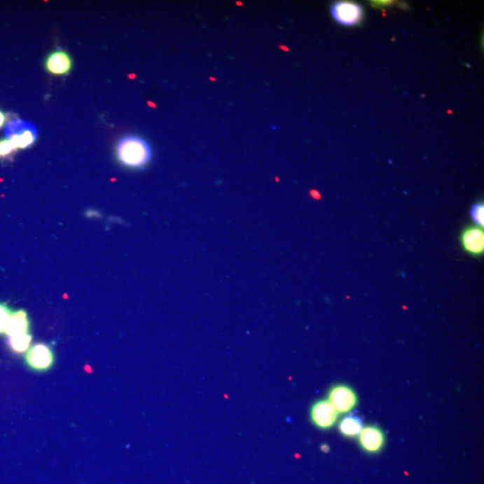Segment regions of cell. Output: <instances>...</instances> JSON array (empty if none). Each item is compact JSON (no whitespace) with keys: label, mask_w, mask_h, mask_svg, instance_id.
<instances>
[{"label":"cell","mask_w":484,"mask_h":484,"mask_svg":"<svg viewBox=\"0 0 484 484\" xmlns=\"http://www.w3.org/2000/svg\"><path fill=\"white\" fill-rule=\"evenodd\" d=\"M118 158L130 168H140L152 159V150L146 141L139 137H123L117 146Z\"/></svg>","instance_id":"obj_1"},{"label":"cell","mask_w":484,"mask_h":484,"mask_svg":"<svg viewBox=\"0 0 484 484\" xmlns=\"http://www.w3.org/2000/svg\"><path fill=\"white\" fill-rule=\"evenodd\" d=\"M6 139L11 140L17 148H27L37 139L38 131L33 124L17 120L6 128Z\"/></svg>","instance_id":"obj_2"},{"label":"cell","mask_w":484,"mask_h":484,"mask_svg":"<svg viewBox=\"0 0 484 484\" xmlns=\"http://www.w3.org/2000/svg\"><path fill=\"white\" fill-rule=\"evenodd\" d=\"M334 20L344 27H354L360 24L364 17V8L360 4L351 1H338L330 8Z\"/></svg>","instance_id":"obj_3"},{"label":"cell","mask_w":484,"mask_h":484,"mask_svg":"<svg viewBox=\"0 0 484 484\" xmlns=\"http://www.w3.org/2000/svg\"><path fill=\"white\" fill-rule=\"evenodd\" d=\"M25 364L34 371L43 373L53 368L55 357L53 348L49 345L35 344L29 348L25 357Z\"/></svg>","instance_id":"obj_4"},{"label":"cell","mask_w":484,"mask_h":484,"mask_svg":"<svg viewBox=\"0 0 484 484\" xmlns=\"http://www.w3.org/2000/svg\"><path fill=\"white\" fill-rule=\"evenodd\" d=\"M338 413H348L357 407L358 396L346 385H336L330 389L328 399Z\"/></svg>","instance_id":"obj_5"},{"label":"cell","mask_w":484,"mask_h":484,"mask_svg":"<svg viewBox=\"0 0 484 484\" xmlns=\"http://www.w3.org/2000/svg\"><path fill=\"white\" fill-rule=\"evenodd\" d=\"M339 413L328 399L317 401L310 409V420L317 428L329 429L338 421Z\"/></svg>","instance_id":"obj_6"},{"label":"cell","mask_w":484,"mask_h":484,"mask_svg":"<svg viewBox=\"0 0 484 484\" xmlns=\"http://www.w3.org/2000/svg\"><path fill=\"white\" fill-rule=\"evenodd\" d=\"M358 441L362 450L370 454L380 453L386 443L382 429L376 425H368L361 429L358 435Z\"/></svg>","instance_id":"obj_7"},{"label":"cell","mask_w":484,"mask_h":484,"mask_svg":"<svg viewBox=\"0 0 484 484\" xmlns=\"http://www.w3.org/2000/svg\"><path fill=\"white\" fill-rule=\"evenodd\" d=\"M461 244L468 254L479 256L484 252L483 228L477 226H468L461 233Z\"/></svg>","instance_id":"obj_8"},{"label":"cell","mask_w":484,"mask_h":484,"mask_svg":"<svg viewBox=\"0 0 484 484\" xmlns=\"http://www.w3.org/2000/svg\"><path fill=\"white\" fill-rule=\"evenodd\" d=\"M72 67L71 57L62 50L50 53L45 62V69L54 76H66L72 69Z\"/></svg>","instance_id":"obj_9"},{"label":"cell","mask_w":484,"mask_h":484,"mask_svg":"<svg viewBox=\"0 0 484 484\" xmlns=\"http://www.w3.org/2000/svg\"><path fill=\"white\" fill-rule=\"evenodd\" d=\"M31 321L28 314L24 310L13 312L6 335L8 336L27 334L30 333Z\"/></svg>","instance_id":"obj_10"},{"label":"cell","mask_w":484,"mask_h":484,"mask_svg":"<svg viewBox=\"0 0 484 484\" xmlns=\"http://www.w3.org/2000/svg\"><path fill=\"white\" fill-rule=\"evenodd\" d=\"M362 429H364V423L357 416H345L338 425L340 434L347 438L357 437Z\"/></svg>","instance_id":"obj_11"},{"label":"cell","mask_w":484,"mask_h":484,"mask_svg":"<svg viewBox=\"0 0 484 484\" xmlns=\"http://www.w3.org/2000/svg\"><path fill=\"white\" fill-rule=\"evenodd\" d=\"M33 336L31 333L27 334L15 335L8 336V344L11 350L15 354H22L30 348Z\"/></svg>","instance_id":"obj_12"},{"label":"cell","mask_w":484,"mask_h":484,"mask_svg":"<svg viewBox=\"0 0 484 484\" xmlns=\"http://www.w3.org/2000/svg\"><path fill=\"white\" fill-rule=\"evenodd\" d=\"M12 313L11 307L5 303H0V335L6 334Z\"/></svg>","instance_id":"obj_13"},{"label":"cell","mask_w":484,"mask_h":484,"mask_svg":"<svg viewBox=\"0 0 484 484\" xmlns=\"http://www.w3.org/2000/svg\"><path fill=\"white\" fill-rule=\"evenodd\" d=\"M471 217L476 226L483 228L484 226V205L483 202L474 204L471 208Z\"/></svg>","instance_id":"obj_14"},{"label":"cell","mask_w":484,"mask_h":484,"mask_svg":"<svg viewBox=\"0 0 484 484\" xmlns=\"http://www.w3.org/2000/svg\"><path fill=\"white\" fill-rule=\"evenodd\" d=\"M17 149V147L15 146L11 140H0V158L11 156Z\"/></svg>","instance_id":"obj_15"},{"label":"cell","mask_w":484,"mask_h":484,"mask_svg":"<svg viewBox=\"0 0 484 484\" xmlns=\"http://www.w3.org/2000/svg\"><path fill=\"white\" fill-rule=\"evenodd\" d=\"M390 3H393V2L392 1H373V5L383 6H389L390 4Z\"/></svg>","instance_id":"obj_16"},{"label":"cell","mask_w":484,"mask_h":484,"mask_svg":"<svg viewBox=\"0 0 484 484\" xmlns=\"http://www.w3.org/2000/svg\"><path fill=\"white\" fill-rule=\"evenodd\" d=\"M6 123V115L3 113L1 111H0V127H2L4 126V124Z\"/></svg>","instance_id":"obj_17"},{"label":"cell","mask_w":484,"mask_h":484,"mask_svg":"<svg viewBox=\"0 0 484 484\" xmlns=\"http://www.w3.org/2000/svg\"><path fill=\"white\" fill-rule=\"evenodd\" d=\"M329 450H330V448H329V445L323 444V445H321V450H322L323 452H325V453H326V452H329Z\"/></svg>","instance_id":"obj_18"}]
</instances>
